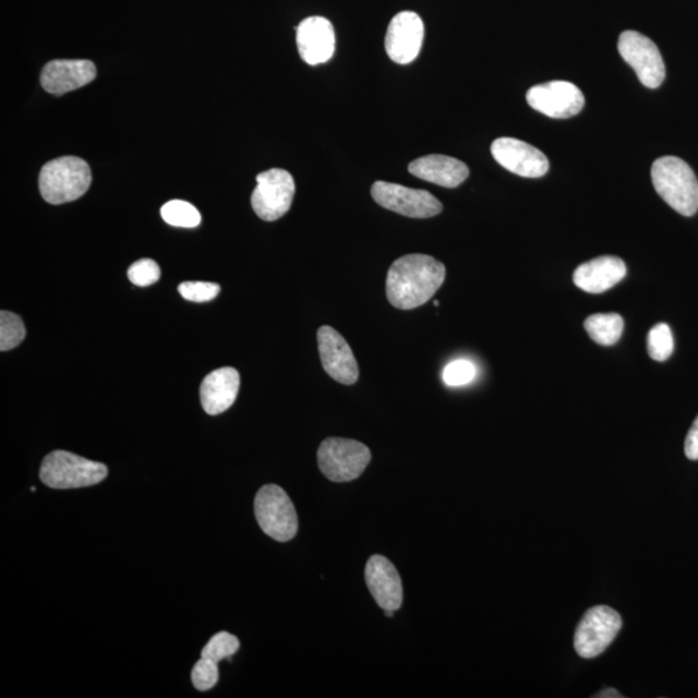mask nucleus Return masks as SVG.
<instances>
[{"label": "nucleus", "instance_id": "f257e3e1", "mask_svg": "<svg viewBox=\"0 0 698 698\" xmlns=\"http://www.w3.org/2000/svg\"><path fill=\"white\" fill-rule=\"evenodd\" d=\"M446 269L430 255L410 254L390 265L386 291L395 309H418L434 297L445 281Z\"/></svg>", "mask_w": 698, "mask_h": 698}, {"label": "nucleus", "instance_id": "f03ea898", "mask_svg": "<svg viewBox=\"0 0 698 698\" xmlns=\"http://www.w3.org/2000/svg\"><path fill=\"white\" fill-rule=\"evenodd\" d=\"M652 181L655 192L683 216H694L698 209V180L687 163L678 157L654 160Z\"/></svg>", "mask_w": 698, "mask_h": 698}, {"label": "nucleus", "instance_id": "7ed1b4c3", "mask_svg": "<svg viewBox=\"0 0 698 698\" xmlns=\"http://www.w3.org/2000/svg\"><path fill=\"white\" fill-rule=\"evenodd\" d=\"M93 174L86 160L61 157L50 160L39 174V191L48 204L62 205L82 197L88 191Z\"/></svg>", "mask_w": 698, "mask_h": 698}, {"label": "nucleus", "instance_id": "20e7f679", "mask_svg": "<svg viewBox=\"0 0 698 698\" xmlns=\"http://www.w3.org/2000/svg\"><path fill=\"white\" fill-rule=\"evenodd\" d=\"M39 477L41 483L52 489H79L101 483L108 469L73 453L55 450L41 462Z\"/></svg>", "mask_w": 698, "mask_h": 698}, {"label": "nucleus", "instance_id": "39448f33", "mask_svg": "<svg viewBox=\"0 0 698 698\" xmlns=\"http://www.w3.org/2000/svg\"><path fill=\"white\" fill-rule=\"evenodd\" d=\"M320 470L334 483H347L361 477L372 460L366 445L356 440L329 437L320 445Z\"/></svg>", "mask_w": 698, "mask_h": 698}, {"label": "nucleus", "instance_id": "423d86ee", "mask_svg": "<svg viewBox=\"0 0 698 698\" xmlns=\"http://www.w3.org/2000/svg\"><path fill=\"white\" fill-rule=\"evenodd\" d=\"M255 518L263 532L278 542H288L298 533V515L282 488L269 484L257 492Z\"/></svg>", "mask_w": 698, "mask_h": 698}, {"label": "nucleus", "instance_id": "0eeeda50", "mask_svg": "<svg viewBox=\"0 0 698 698\" xmlns=\"http://www.w3.org/2000/svg\"><path fill=\"white\" fill-rule=\"evenodd\" d=\"M623 618L606 605L592 606L579 623L575 635L576 652L583 659L602 654L616 639Z\"/></svg>", "mask_w": 698, "mask_h": 698}, {"label": "nucleus", "instance_id": "6e6552de", "mask_svg": "<svg viewBox=\"0 0 698 698\" xmlns=\"http://www.w3.org/2000/svg\"><path fill=\"white\" fill-rule=\"evenodd\" d=\"M251 206L261 219L275 221L289 212L296 195V181L291 173L272 169L257 174Z\"/></svg>", "mask_w": 698, "mask_h": 698}, {"label": "nucleus", "instance_id": "1a4fd4ad", "mask_svg": "<svg viewBox=\"0 0 698 698\" xmlns=\"http://www.w3.org/2000/svg\"><path fill=\"white\" fill-rule=\"evenodd\" d=\"M618 52L646 87L658 88L665 81V62L659 47L646 35L633 31L624 32L618 38Z\"/></svg>", "mask_w": 698, "mask_h": 698}, {"label": "nucleus", "instance_id": "9d476101", "mask_svg": "<svg viewBox=\"0 0 698 698\" xmlns=\"http://www.w3.org/2000/svg\"><path fill=\"white\" fill-rule=\"evenodd\" d=\"M372 197L380 206L414 219H428L443 212L442 202L428 191L375 181Z\"/></svg>", "mask_w": 698, "mask_h": 698}, {"label": "nucleus", "instance_id": "9b49d317", "mask_svg": "<svg viewBox=\"0 0 698 698\" xmlns=\"http://www.w3.org/2000/svg\"><path fill=\"white\" fill-rule=\"evenodd\" d=\"M527 101L534 110L556 120L575 117L585 107V96L574 83L553 81L528 91Z\"/></svg>", "mask_w": 698, "mask_h": 698}, {"label": "nucleus", "instance_id": "f8f14e48", "mask_svg": "<svg viewBox=\"0 0 698 698\" xmlns=\"http://www.w3.org/2000/svg\"><path fill=\"white\" fill-rule=\"evenodd\" d=\"M492 156L509 172L522 178H542L549 172L546 156L535 146L519 139L500 137L492 144Z\"/></svg>", "mask_w": 698, "mask_h": 698}, {"label": "nucleus", "instance_id": "ddd939ff", "mask_svg": "<svg viewBox=\"0 0 698 698\" xmlns=\"http://www.w3.org/2000/svg\"><path fill=\"white\" fill-rule=\"evenodd\" d=\"M424 25L416 12L404 11L390 21L386 34V52L397 64L408 65L422 50Z\"/></svg>", "mask_w": 698, "mask_h": 698}, {"label": "nucleus", "instance_id": "4468645a", "mask_svg": "<svg viewBox=\"0 0 698 698\" xmlns=\"http://www.w3.org/2000/svg\"><path fill=\"white\" fill-rule=\"evenodd\" d=\"M318 352L324 370L334 381L354 384L359 381V365L351 347L330 326L320 327L317 333Z\"/></svg>", "mask_w": 698, "mask_h": 698}, {"label": "nucleus", "instance_id": "2eb2a0df", "mask_svg": "<svg viewBox=\"0 0 698 698\" xmlns=\"http://www.w3.org/2000/svg\"><path fill=\"white\" fill-rule=\"evenodd\" d=\"M365 579L370 593L384 611H397L402 605V583L395 565L382 555L369 558Z\"/></svg>", "mask_w": 698, "mask_h": 698}, {"label": "nucleus", "instance_id": "dca6fc26", "mask_svg": "<svg viewBox=\"0 0 698 698\" xmlns=\"http://www.w3.org/2000/svg\"><path fill=\"white\" fill-rule=\"evenodd\" d=\"M297 45L300 58L309 65L329 61L335 52V32L329 20L309 17L297 27Z\"/></svg>", "mask_w": 698, "mask_h": 698}, {"label": "nucleus", "instance_id": "f3484780", "mask_svg": "<svg viewBox=\"0 0 698 698\" xmlns=\"http://www.w3.org/2000/svg\"><path fill=\"white\" fill-rule=\"evenodd\" d=\"M96 67L88 60H53L48 62L40 75L41 87L48 94L64 95L93 82Z\"/></svg>", "mask_w": 698, "mask_h": 698}, {"label": "nucleus", "instance_id": "a211bd4d", "mask_svg": "<svg viewBox=\"0 0 698 698\" xmlns=\"http://www.w3.org/2000/svg\"><path fill=\"white\" fill-rule=\"evenodd\" d=\"M240 374L233 368H221L209 373L201 384L202 408L209 416L225 413L237 399Z\"/></svg>", "mask_w": 698, "mask_h": 698}, {"label": "nucleus", "instance_id": "6ab92c4d", "mask_svg": "<svg viewBox=\"0 0 698 698\" xmlns=\"http://www.w3.org/2000/svg\"><path fill=\"white\" fill-rule=\"evenodd\" d=\"M626 272V264L619 257L600 256L579 265L575 270L574 281L577 288L590 294H602L623 281Z\"/></svg>", "mask_w": 698, "mask_h": 698}, {"label": "nucleus", "instance_id": "aec40b11", "mask_svg": "<svg viewBox=\"0 0 698 698\" xmlns=\"http://www.w3.org/2000/svg\"><path fill=\"white\" fill-rule=\"evenodd\" d=\"M409 172L414 177L444 188H457L469 178L470 170L462 160L431 155L413 160Z\"/></svg>", "mask_w": 698, "mask_h": 698}, {"label": "nucleus", "instance_id": "412c9836", "mask_svg": "<svg viewBox=\"0 0 698 698\" xmlns=\"http://www.w3.org/2000/svg\"><path fill=\"white\" fill-rule=\"evenodd\" d=\"M585 329L600 346H614L624 332V318L617 313L592 314L585 321Z\"/></svg>", "mask_w": 698, "mask_h": 698}, {"label": "nucleus", "instance_id": "4be33fe9", "mask_svg": "<svg viewBox=\"0 0 698 698\" xmlns=\"http://www.w3.org/2000/svg\"><path fill=\"white\" fill-rule=\"evenodd\" d=\"M167 225L179 228H195L201 225V214L190 202L173 200L160 208Z\"/></svg>", "mask_w": 698, "mask_h": 698}, {"label": "nucleus", "instance_id": "5701e85b", "mask_svg": "<svg viewBox=\"0 0 698 698\" xmlns=\"http://www.w3.org/2000/svg\"><path fill=\"white\" fill-rule=\"evenodd\" d=\"M26 337V329L20 316L9 311L0 312V351H11Z\"/></svg>", "mask_w": 698, "mask_h": 698}, {"label": "nucleus", "instance_id": "b1692460", "mask_svg": "<svg viewBox=\"0 0 698 698\" xmlns=\"http://www.w3.org/2000/svg\"><path fill=\"white\" fill-rule=\"evenodd\" d=\"M240 640L234 635L227 631H220L202 649L201 659L219 663L221 660L230 659L239 651Z\"/></svg>", "mask_w": 698, "mask_h": 698}, {"label": "nucleus", "instance_id": "393cba45", "mask_svg": "<svg viewBox=\"0 0 698 698\" xmlns=\"http://www.w3.org/2000/svg\"><path fill=\"white\" fill-rule=\"evenodd\" d=\"M674 352L672 329L666 324L652 327L648 334V354L654 361H666Z\"/></svg>", "mask_w": 698, "mask_h": 698}, {"label": "nucleus", "instance_id": "a878e982", "mask_svg": "<svg viewBox=\"0 0 698 698\" xmlns=\"http://www.w3.org/2000/svg\"><path fill=\"white\" fill-rule=\"evenodd\" d=\"M477 376V366L469 360H457L450 362L444 369L443 380L450 387L466 386Z\"/></svg>", "mask_w": 698, "mask_h": 698}, {"label": "nucleus", "instance_id": "bb28decb", "mask_svg": "<svg viewBox=\"0 0 698 698\" xmlns=\"http://www.w3.org/2000/svg\"><path fill=\"white\" fill-rule=\"evenodd\" d=\"M128 275L132 284L145 288V286L158 282L160 268L155 261L142 260L131 265Z\"/></svg>", "mask_w": 698, "mask_h": 698}, {"label": "nucleus", "instance_id": "cd10ccee", "mask_svg": "<svg viewBox=\"0 0 698 698\" xmlns=\"http://www.w3.org/2000/svg\"><path fill=\"white\" fill-rule=\"evenodd\" d=\"M219 681L218 663L201 659L192 670V683L195 688L205 693L212 689Z\"/></svg>", "mask_w": 698, "mask_h": 698}, {"label": "nucleus", "instance_id": "c85d7f7f", "mask_svg": "<svg viewBox=\"0 0 698 698\" xmlns=\"http://www.w3.org/2000/svg\"><path fill=\"white\" fill-rule=\"evenodd\" d=\"M180 296L194 303H205L219 296L220 286L213 282H183L179 286Z\"/></svg>", "mask_w": 698, "mask_h": 698}, {"label": "nucleus", "instance_id": "c756f323", "mask_svg": "<svg viewBox=\"0 0 698 698\" xmlns=\"http://www.w3.org/2000/svg\"><path fill=\"white\" fill-rule=\"evenodd\" d=\"M684 452H686L688 459H698V417L688 432L686 445H684Z\"/></svg>", "mask_w": 698, "mask_h": 698}, {"label": "nucleus", "instance_id": "7c9ffc66", "mask_svg": "<svg viewBox=\"0 0 698 698\" xmlns=\"http://www.w3.org/2000/svg\"><path fill=\"white\" fill-rule=\"evenodd\" d=\"M593 697H599V698H623L624 696L621 695L618 693L617 689H613V688H606L603 690H600V693Z\"/></svg>", "mask_w": 698, "mask_h": 698}, {"label": "nucleus", "instance_id": "2f4dec72", "mask_svg": "<svg viewBox=\"0 0 698 698\" xmlns=\"http://www.w3.org/2000/svg\"><path fill=\"white\" fill-rule=\"evenodd\" d=\"M387 617H394L395 611H384Z\"/></svg>", "mask_w": 698, "mask_h": 698}]
</instances>
